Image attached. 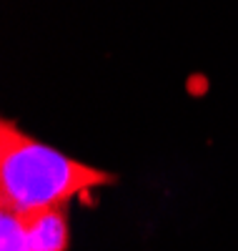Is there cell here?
Returning <instances> with one entry per match:
<instances>
[{"label":"cell","mask_w":238,"mask_h":251,"mask_svg":"<svg viewBox=\"0 0 238 251\" xmlns=\"http://www.w3.org/2000/svg\"><path fill=\"white\" fill-rule=\"evenodd\" d=\"M28 219V241L30 251H68L71 246V226L66 208H43Z\"/></svg>","instance_id":"cell-2"},{"label":"cell","mask_w":238,"mask_h":251,"mask_svg":"<svg viewBox=\"0 0 238 251\" xmlns=\"http://www.w3.org/2000/svg\"><path fill=\"white\" fill-rule=\"evenodd\" d=\"M0 251H30L25 214L0 208Z\"/></svg>","instance_id":"cell-3"},{"label":"cell","mask_w":238,"mask_h":251,"mask_svg":"<svg viewBox=\"0 0 238 251\" xmlns=\"http://www.w3.org/2000/svg\"><path fill=\"white\" fill-rule=\"evenodd\" d=\"M116 181V174L50 149L10 118L0 123V208L5 211L35 214L58 208Z\"/></svg>","instance_id":"cell-1"}]
</instances>
